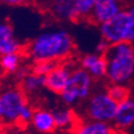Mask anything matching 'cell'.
Listing matches in <instances>:
<instances>
[{
  "instance_id": "obj_1",
  "label": "cell",
  "mask_w": 134,
  "mask_h": 134,
  "mask_svg": "<svg viewBox=\"0 0 134 134\" xmlns=\"http://www.w3.org/2000/svg\"><path fill=\"white\" fill-rule=\"evenodd\" d=\"M74 50L72 36L66 30L59 29L40 33L29 43L27 53L34 62L49 60L60 63L69 58Z\"/></svg>"
},
{
  "instance_id": "obj_2",
  "label": "cell",
  "mask_w": 134,
  "mask_h": 134,
  "mask_svg": "<svg viewBox=\"0 0 134 134\" xmlns=\"http://www.w3.org/2000/svg\"><path fill=\"white\" fill-rule=\"evenodd\" d=\"M107 76L111 83L128 84L134 79V44L120 42L110 45L104 53Z\"/></svg>"
},
{
  "instance_id": "obj_3",
  "label": "cell",
  "mask_w": 134,
  "mask_h": 134,
  "mask_svg": "<svg viewBox=\"0 0 134 134\" xmlns=\"http://www.w3.org/2000/svg\"><path fill=\"white\" fill-rule=\"evenodd\" d=\"M92 76L82 67L72 69L68 83L60 94L64 104L74 105L91 96L93 87Z\"/></svg>"
},
{
  "instance_id": "obj_4",
  "label": "cell",
  "mask_w": 134,
  "mask_h": 134,
  "mask_svg": "<svg viewBox=\"0 0 134 134\" xmlns=\"http://www.w3.org/2000/svg\"><path fill=\"white\" fill-rule=\"evenodd\" d=\"M133 24L134 18L124 9L112 19L100 25V34L110 45L120 42L130 43Z\"/></svg>"
},
{
  "instance_id": "obj_5",
  "label": "cell",
  "mask_w": 134,
  "mask_h": 134,
  "mask_svg": "<svg viewBox=\"0 0 134 134\" xmlns=\"http://www.w3.org/2000/svg\"><path fill=\"white\" fill-rule=\"evenodd\" d=\"M117 107L118 103L107 92H98L88 97L85 114L88 119L112 124Z\"/></svg>"
},
{
  "instance_id": "obj_6",
  "label": "cell",
  "mask_w": 134,
  "mask_h": 134,
  "mask_svg": "<svg viewBox=\"0 0 134 134\" xmlns=\"http://www.w3.org/2000/svg\"><path fill=\"white\" fill-rule=\"evenodd\" d=\"M27 103L23 91L9 90L0 95V116L3 124H17L20 109Z\"/></svg>"
},
{
  "instance_id": "obj_7",
  "label": "cell",
  "mask_w": 134,
  "mask_h": 134,
  "mask_svg": "<svg viewBox=\"0 0 134 134\" xmlns=\"http://www.w3.org/2000/svg\"><path fill=\"white\" fill-rule=\"evenodd\" d=\"M112 124L115 130L121 133H126L134 128V96H130L118 102Z\"/></svg>"
},
{
  "instance_id": "obj_8",
  "label": "cell",
  "mask_w": 134,
  "mask_h": 134,
  "mask_svg": "<svg viewBox=\"0 0 134 134\" xmlns=\"http://www.w3.org/2000/svg\"><path fill=\"white\" fill-rule=\"evenodd\" d=\"M122 7L121 0H96L90 19L100 26L124 10Z\"/></svg>"
},
{
  "instance_id": "obj_9",
  "label": "cell",
  "mask_w": 134,
  "mask_h": 134,
  "mask_svg": "<svg viewBox=\"0 0 134 134\" xmlns=\"http://www.w3.org/2000/svg\"><path fill=\"white\" fill-rule=\"evenodd\" d=\"M72 68L66 64L58 63L55 68L45 77V87L54 94H61L68 83Z\"/></svg>"
},
{
  "instance_id": "obj_10",
  "label": "cell",
  "mask_w": 134,
  "mask_h": 134,
  "mask_svg": "<svg viewBox=\"0 0 134 134\" xmlns=\"http://www.w3.org/2000/svg\"><path fill=\"white\" fill-rule=\"evenodd\" d=\"M81 67L85 69L93 79L100 80L107 76V60L104 54L88 53L81 59Z\"/></svg>"
},
{
  "instance_id": "obj_11",
  "label": "cell",
  "mask_w": 134,
  "mask_h": 134,
  "mask_svg": "<svg viewBox=\"0 0 134 134\" xmlns=\"http://www.w3.org/2000/svg\"><path fill=\"white\" fill-rule=\"evenodd\" d=\"M21 44L15 36L11 24L0 21V55L11 52H20Z\"/></svg>"
},
{
  "instance_id": "obj_12",
  "label": "cell",
  "mask_w": 134,
  "mask_h": 134,
  "mask_svg": "<svg viewBox=\"0 0 134 134\" xmlns=\"http://www.w3.org/2000/svg\"><path fill=\"white\" fill-rule=\"evenodd\" d=\"M30 124L40 134H51L57 129L52 112L43 109L34 111Z\"/></svg>"
},
{
  "instance_id": "obj_13",
  "label": "cell",
  "mask_w": 134,
  "mask_h": 134,
  "mask_svg": "<svg viewBox=\"0 0 134 134\" xmlns=\"http://www.w3.org/2000/svg\"><path fill=\"white\" fill-rule=\"evenodd\" d=\"M114 130V127L109 122L88 119L77 122L71 130V134H115Z\"/></svg>"
},
{
  "instance_id": "obj_14",
  "label": "cell",
  "mask_w": 134,
  "mask_h": 134,
  "mask_svg": "<svg viewBox=\"0 0 134 134\" xmlns=\"http://www.w3.org/2000/svg\"><path fill=\"white\" fill-rule=\"evenodd\" d=\"M51 9L54 16L61 20L78 21L76 0H52Z\"/></svg>"
},
{
  "instance_id": "obj_15",
  "label": "cell",
  "mask_w": 134,
  "mask_h": 134,
  "mask_svg": "<svg viewBox=\"0 0 134 134\" xmlns=\"http://www.w3.org/2000/svg\"><path fill=\"white\" fill-rule=\"evenodd\" d=\"M52 114H53L57 129L71 131L72 128L77 125V116L75 112L70 109H67V108L58 109L53 111Z\"/></svg>"
},
{
  "instance_id": "obj_16",
  "label": "cell",
  "mask_w": 134,
  "mask_h": 134,
  "mask_svg": "<svg viewBox=\"0 0 134 134\" xmlns=\"http://www.w3.org/2000/svg\"><path fill=\"white\" fill-rule=\"evenodd\" d=\"M45 87V77L35 72H30L21 80V91L26 94H32Z\"/></svg>"
},
{
  "instance_id": "obj_17",
  "label": "cell",
  "mask_w": 134,
  "mask_h": 134,
  "mask_svg": "<svg viewBox=\"0 0 134 134\" xmlns=\"http://www.w3.org/2000/svg\"><path fill=\"white\" fill-rule=\"evenodd\" d=\"M20 52H11L0 55V68L7 74H15L20 67Z\"/></svg>"
},
{
  "instance_id": "obj_18",
  "label": "cell",
  "mask_w": 134,
  "mask_h": 134,
  "mask_svg": "<svg viewBox=\"0 0 134 134\" xmlns=\"http://www.w3.org/2000/svg\"><path fill=\"white\" fill-rule=\"evenodd\" d=\"M107 93L117 103L131 96V90L127 86V84H119V83H111Z\"/></svg>"
},
{
  "instance_id": "obj_19",
  "label": "cell",
  "mask_w": 134,
  "mask_h": 134,
  "mask_svg": "<svg viewBox=\"0 0 134 134\" xmlns=\"http://www.w3.org/2000/svg\"><path fill=\"white\" fill-rule=\"evenodd\" d=\"M96 0H76V10L78 20L90 18Z\"/></svg>"
},
{
  "instance_id": "obj_20",
  "label": "cell",
  "mask_w": 134,
  "mask_h": 134,
  "mask_svg": "<svg viewBox=\"0 0 134 134\" xmlns=\"http://www.w3.org/2000/svg\"><path fill=\"white\" fill-rule=\"evenodd\" d=\"M57 65H58V62H54V61H49V60L36 61L32 68V71L37 75L46 77L50 71H52L55 68Z\"/></svg>"
},
{
  "instance_id": "obj_21",
  "label": "cell",
  "mask_w": 134,
  "mask_h": 134,
  "mask_svg": "<svg viewBox=\"0 0 134 134\" xmlns=\"http://www.w3.org/2000/svg\"><path fill=\"white\" fill-rule=\"evenodd\" d=\"M33 113H34V111L32 110V108L30 105H28V103H26L20 109V111H19L17 124L18 125H21V126H25V125L30 124L31 122V119H32V116H33Z\"/></svg>"
},
{
  "instance_id": "obj_22",
  "label": "cell",
  "mask_w": 134,
  "mask_h": 134,
  "mask_svg": "<svg viewBox=\"0 0 134 134\" xmlns=\"http://www.w3.org/2000/svg\"><path fill=\"white\" fill-rule=\"evenodd\" d=\"M109 47H110V44H109L107 41H104V40L102 38L101 41H100V42L97 44V46H96V52H97V53L104 54Z\"/></svg>"
},
{
  "instance_id": "obj_23",
  "label": "cell",
  "mask_w": 134,
  "mask_h": 134,
  "mask_svg": "<svg viewBox=\"0 0 134 134\" xmlns=\"http://www.w3.org/2000/svg\"><path fill=\"white\" fill-rule=\"evenodd\" d=\"M28 1L29 0H0V3L10 7H17V5H23Z\"/></svg>"
},
{
  "instance_id": "obj_24",
  "label": "cell",
  "mask_w": 134,
  "mask_h": 134,
  "mask_svg": "<svg viewBox=\"0 0 134 134\" xmlns=\"http://www.w3.org/2000/svg\"><path fill=\"white\" fill-rule=\"evenodd\" d=\"M30 74V71H29V69L27 68V67H19V68L17 69V71L15 72V75H16V77H17V79L18 80H23L27 75H29Z\"/></svg>"
},
{
  "instance_id": "obj_25",
  "label": "cell",
  "mask_w": 134,
  "mask_h": 134,
  "mask_svg": "<svg viewBox=\"0 0 134 134\" xmlns=\"http://www.w3.org/2000/svg\"><path fill=\"white\" fill-rule=\"evenodd\" d=\"M1 134H27L25 131L20 130V129H13V130H9V131H5Z\"/></svg>"
},
{
  "instance_id": "obj_26",
  "label": "cell",
  "mask_w": 134,
  "mask_h": 134,
  "mask_svg": "<svg viewBox=\"0 0 134 134\" xmlns=\"http://www.w3.org/2000/svg\"><path fill=\"white\" fill-rule=\"evenodd\" d=\"M129 14H130V16L132 18H134V2H132L131 4H129L128 7H127V9H125Z\"/></svg>"
},
{
  "instance_id": "obj_27",
  "label": "cell",
  "mask_w": 134,
  "mask_h": 134,
  "mask_svg": "<svg viewBox=\"0 0 134 134\" xmlns=\"http://www.w3.org/2000/svg\"><path fill=\"white\" fill-rule=\"evenodd\" d=\"M122 134H134V133H122Z\"/></svg>"
},
{
  "instance_id": "obj_28",
  "label": "cell",
  "mask_w": 134,
  "mask_h": 134,
  "mask_svg": "<svg viewBox=\"0 0 134 134\" xmlns=\"http://www.w3.org/2000/svg\"><path fill=\"white\" fill-rule=\"evenodd\" d=\"M0 122H2V121H1V116H0Z\"/></svg>"
},
{
  "instance_id": "obj_29",
  "label": "cell",
  "mask_w": 134,
  "mask_h": 134,
  "mask_svg": "<svg viewBox=\"0 0 134 134\" xmlns=\"http://www.w3.org/2000/svg\"><path fill=\"white\" fill-rule=\"evenodd\" d=\"M133 93H134V85H133Z\"/></svg>"
}]
</instances>
